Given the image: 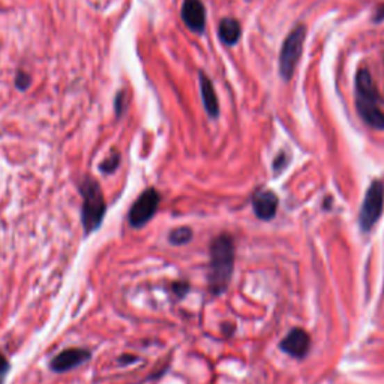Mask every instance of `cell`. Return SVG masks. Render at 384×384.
<instances>
[{
  "mask_svg": "<svg viewBox=\"0 0 384 384\" xmlns=\"http://www.w3.org/2000/svg\"><path fill=\"white\" fill-rule=\"evenodd\" d=\"M200 88H201V96H203V104L206 107V111L209 113V116L216 118L219 113L216 92L212 81H210L205 74H200Z\"/></svg>",
  "mask_w": 384,
  "mask_h": 384,
  "instance_id": "cell-11",
  "label": "cell"
},
{
  "mask_svg": "<svg viewBox=\"0 0 384 384\" xmlns=\"http://www.w3.org/2000/svg\"><path fill=\"white\" fill-rule=\"evenodd\" d=\"M234 267V246L230 236H219L210 246L209 284L214 294L225 291Z\"/></svg>",
  "mask_w": 384,
  "mask_h": 384,
  "instance_id": "cell-1",
  "label": "cell"
},
{
  "mask_svg": "<svg viewBox=\"0 0 384 384\" xmlns=\"http://www.w3.org/2000/svg\"><path fill=\"white\" fill-rule=\"evenodd\" d=\"M29 83H31V77H29L27 74H24V72H20V74H18L17 75V80H15V84H17V88L18 89H27V86H29Z\"/></svg>",
  "mask_w": 384,
  "mask_h": 384,
  "instance_id": "cell-16",
  "label": "cell"
},
{
  "mask_svg": "<svg viewBox=\"0 0 384 384\" xmlns=\"http://www.w3.org/2000/svg\"><path fill=\"white\" fill-rule=\"evenodd\" d=\"M80 191L83 195L81 223L84 233L90 234L95 230L99 228L105 210H107V205H105L101 186L95 179L86 177L80 186Z\"/></svg>",
  "mask_w": 384,
  "mask_h": 384,
  "instance_id": "cell-3",
  "label": "cell"
},
{
  "mask_svg": "<svg viewBox=\"0 0 384 384\" xmlns=\"http://www.w3.org/2000/svg\"><path fill=\"white\" fill-rule=\"evenodd\" d=\"M90 359V351L84 349H68L61 351L50 362V368L54 372H66L71 371L80 365L86 363Z\"/></svg>",
  "mask_w": 384,
  "mask_h": 384,
  "instance_id": "cell-7",
  "label": "cell"
},
{
  "mask_svg": "<svg viewBox=\"0 0 384 384\" xmlns=\"http://www.w3.org/2000/svg\"><path fill=\"white\" fill-rule=\"evenodd\" d=\"M376 20H377V22H381V20H384V5H383L381 8H378L377 15H376Z\"/></svg>",
  "mask_w": 384,
  "mask_h": 384,
  "instance_id": "cell-17",
  "label": "cell"
},
{
  "mask_svg": "<svg viewBox=\"0 0 384 384\" xmlns=\"http://www.w3.org/2000/svg\"><path fill=\"white\" fill-rule=\"evenodd\" d=\"M182 20L192 32H203L206 26V9L201 0H184Z\"/></svg>",
  "mask_w": 384,
  "mask_h": 384,
  "instance_id": "cell-9",
  "label": "cell"
},
{
  "mask_svg": "<svg viewBox=\"0 0 384 384\" xmlns=\"http://www.w3.org/2000/svg\"><path fill=\"white\" fill-rule=\"evenodd\" d=\"M161 197L155 189H147L137 198L129 210V224L134 228H141L157 214Z\"/></svg>",
  "mask_w": 384,
  "mask_h": 384,
  "instance_id": "cell-6",
  "label": "cell"
},
{
  "mask_svg": "<svg viewBox=\"0 0 384 384\" xmlns=\"http://www.w3.org/2000/svg\"><path fill=\"white\" fill-rule=\"evenodd\" d=\"M119 162H120V157L119 153H113V155L105 159L102 164H101V171L104 173H113L114 170H116L119 167Z\"/></svg>",
  "mask_w": 384,
  "mask_h": 384,
  "instance_id": "cell-14",
  "label": "cell"
},
{
  "mask_svg": "<svg viewBox=\"0 0 384 384\" xmlns=\"http://www.w3.org/2000/svg\"><path fill=\"white\" fill-rule=\"evenodd\" d=\"M356 107L360 118L369 127L384 129V111L381 110L380 93L367 70H360L356 75Z\"/></svg>",
  "mask_w": 384,
  "mask_h": 384,
  "instance_id": "cell-2",
  "label": "cell"
},
{
  "mask_svg": "<svg viewBox=\"0 0 384 384\" xmlns=\"http://www.w3.org/2000/svg\"><path fill=\"white\" fill-rule=\"evenodd\" d=\"M305 36H306L305 26L302 24L296 26L293 31L288 33L281 47L280 72H281V77H284L285 80H290L294 74L297 62H299L302 56Z\"/></svg>",
  "mask_w": 384,
  "mask_h": 384,
  "instance_id": "cell-4",
  "label": "cell"
},
{
  "mask_svg": "<svg viewBox=\"0 0 384 384\" xmlns=\"http://www.w3.org/2000/svg\"><path fill=\"white\" fill-rule=\"evenodd\" d=\"M192 239V232L188 227H180L176 228L175 232H171L170 234V243L173 245H185Z\"/></svg>",
  "mask_w": 384,
  "mask_h": 384,
  "instance_id": "cell-13",
  "label": "cell"
},
{
  "mask_svg": "<svg viewBox=\"0 0 384 384\" xmlns=\"http://www.w3.org/2000/svg\"><path fill=\"white\" fill-rule=\"evenodd\" d=\"M384 209V184L381 180H374L365 195L363 205L360 209L359 223L363 232L369 230L378 223V219Z\"/></svg>",
  "mask_w": 384,
  "mask_h": 384,
  "instance_id": "cell-5",
  "label": "cell"
},
{
  "mask_svg": "<svg viewBox=\"0 0 384 384\" xmlns=\"http://www.w3.org/2000/svg\"><path fill=\"white\" fill-rule=\"evenodd\" d=\"M218 33H219L221 41H223L224 44L234 45L239 41L240 33H242V29H240L239 22L234 20V18H224V20L219 24Z\"/></svg>",
  "mask_w": 384,
  "mask_h": 384,
  "instance_id": "cell-12",
  "label": "cell"
},
{
  "mask_svg": "<svg viewBox=\"0 0 384 384\" xmlns=\"http://www.w3.org/2000/svg\"><path fill=\"white\" fill-rule=\"evenodd\" d=\"M311 339L303 329H293L281 342V349L294 359H303L310 351Z\"/></svg>",
  "mask_w": 384,
  "mask_h": 384,
  "instance_id": "cell-8",
  "label": "cell"
},
{
  "mask_svg": "<svg viewBox=\"0 0 384 384\" xmlns=\"http://www.w3.org/2000/svg\"><path fill=\"white\" fill-rule=\"evenodd\" d=\"M9 368H11V367H9L8 359L3 356L2 353H0V384L5 383V378L8 376Z\"/></svg>",
  "mask_w": 384,
  "mask_h": 384,
  "instance_id": "cell-15",
  "label": "cell"
},
{
  "mask_svg": "<svg viewBox=\"0 0 384 384\" xmlns=\"http://www.w3.org/2000/svg\"><path fill=\"white\" fill-rule=\"evenodd\" d=\"M253 207L255 215L263 219V221H269L275 218L276 210H278V197L275 192L267 191V189H262L255 192V195L253 198Z\"/></svg>",
  "mask_w": 384,
  "mask_h": 384,
  "instance_id": "cell-10",
  "label": "cell"
}]
</instances>
